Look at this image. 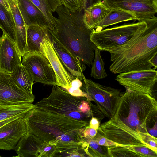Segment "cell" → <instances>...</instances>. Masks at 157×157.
Masks as SVG:
<instances>
[{
	"mask_svg": "<svg viewBox=\"0 0 157 157\" xmlns=\"http://www.w3.org/2000/svg\"><path fill=\"white\" fill-rule=\"evenodd\" d=\"M98 130L104 136L120 145L142 146L153 150L143 141L139 133L116 116L99 126Z\"/></svg>",
	"mask_w": 157,
	"mask_h": 157,
	"instance_id": "ba28073f",
	"label": "cell"
},
{
	"mask_svg": "<svg viewBox=\"0 0 157 157\" xmlns=\"http://www.w3.org/2000/svg\"><path fill=\"white\" fill-rule=\"evenodd\" d=\"M22 64L32 76L35 82L56 85L54 72L48 59L40 52H26L22 57Z\"/></svg>",
	"mask_w": 157,
	"mask_h": 157,
	"instance_id": "9c48e42d",
	"label": "cell"
},
{
	"mask_svg": "<svg viewBox=\"0 0 157 157\" xmlns=\"http://www.w3.org/2000/svg\"><path fill=\"white\" fill-rule=\"evenodd\" d=\"M147 23L124 44L104 50L111 54L112 73L152 69L150 61L157 54V18Z\"/></svg>",
	"mask_w": 157,
	"mask_h": 157,
	"instance_id": "7a4b0ae2",
	"label": "cell"
},
{
	"mask_svg": "<svg viewBox=\"0 0 157 157\" xmlns=\"http://www.w3.org/2000/svg\"><path fill=\"white\" fill-rule=\"evenodd\" d=\"M0 28L15 43L16 29L14 18L11 10H8L0 3Z\"/></svg>",
	"mask_w": 157,
	"mask_h": 157,
	"instance_id": "cb8c5ba5",
	"label": "cell"
},
{
	"mask_svg": "<svg viewBox=\"0 0 157 157\" xmlns=\"http://www.w3.org/2000/svg\"><path fill=\"white\" fill-rule=\"evenodd\" d=\"M82 142L71 141L57 144L54 157L88 156L83 147Z\"/></svg>",
	"mask_w": 157,
	"mask_h": 157,
	"instance_id": "603a6c76",
	"label": "cell"
},
{
	"mask_svg": "<svg viewBox=\"0 0 157 157\" xmlns=\"http://www.w3.org/2000/svg\"><path fill=\"white\" fill-rule=\"evenodd\" d=\"M150 62L153 67H154V69H155L157 67V54L155 55L150 60Z\"/></svg>",
	"mask_w": 157,
	"mask_h": 157,
	"instance_id": "74e56055",
	"label": "cell"
},
{
	"mask_svg": "<svg viewBox=\"0 0 157 157\" xmlns=\"http://www.w3.org/2000/svg\"><path fill=\"white\" fill-rule=\"evenodd\" d=\"M144 21L124 24L99 31L94 29L91 40L101 51L121 46L128 41L141 29L147 26Z\"/></svg>",
	"mask_w": 157,
	"mask_h": 157,
	"instance_id": "8992f818",
	"label": "cell"
},
{
	"mask_svg": "<svg viewBox=\"0 0 157 157\" xmlns=\"http://www.w3.org/2000/svg\"><path fill=\"white\" fill-rule=\"evenodd\" d=\"M51 40L56 54L67 71L75 78L82 80V74L86 67L52 35Z\"/></svg>",
	"mask_w": 157,
	"mask_h": 157,
	"instance_id": "2e32d148",
	"label": "cell"
},
{
	"mask_svg": "<svg viewBox=\"0 0 157 157\" xmlns=\"http://www.w3.org/2000/svg\"><path fill=\"white\" fill-rule=\"evenodd\" d=\"M36 106L32 103L12 105H0V122L14 116L25 115Z\"/></svg>",
	"mask_w": 157,
	"mask_h": 157,
	"instance_id": "484cf974",
	"label": "cell"
},
{
	"mask_svg": "<svg viewBox=\"0 0 157 157\" xmlns=\"http://www.w3.org/2000/svg\"><path fill=\"white\" fill-rule=\"evenodd\" d=\"M35 96L24 91L13 82L10 74L0 70V105L32 103Z\"/></svg>",
	"mask_w": 157,
	"mask_h": 157,
	"instance_id": "7c38bea8",
	"label": "cell"
},
{
	"mask_svg": "<svg viewBox=\"0 0 157 157\" xmlns=\"http://www.w3.org/2000/svg\"><path fill=\"white\" fill-rule=\"evenodd\" d=\"M21 57L15 43L3 33L0 39V70L12 73L22 64Z\"/></svg>",
	"mask_w": 157,
	"mask_h": 157,
	"instance_id": "9a60e30c",
	"label": "cell"
},
{
	"mask_svg": "<svg viewBox=\"0 0 157 157\" xmlns=\"http://www.w3.org/2000/svg\"><path fill=\"white\" fill-rule=\"evenodd\" d=\"M51 38V34L44 37L40 43V52L47 57L52 67L56 76V85L68 90L76 78L67 71L59 58L53 47Z\"/></svg>",
	"mask_w": 157,
	"mask_h": 157,
	"instance_id": "4fadbf2b",
	"label": "cell"
},
{
	"mask_svg": "<svg viewBox=\"0 0 157 157\" xmlns=\"http://www.w3.org/2000/svg\"><path fill=\"white\" fill-rule=\"evenodd\" d=\"M107 147L108 157H144L126 146L117 145Z\"/></svg>",
	"mask_w": 157,
	"mask_h": 157,
	"instance_id": "f1b7e54d",
	"label": "cell"
},
{
	"mask_svg": "<svg viewBox=\"0 0 157 157\" xmlns=\"http://www.w3.org/2000/svg\"><path fill=\"white\" fill-rule=\"evenodd\" d=\"M1 36H0V38H1Z\"/></svg>",
	"mask_w": 157,
	"mask_h": 157,
	"instance_id": "b9f144b4",
	"label": "cell"
},
{
	"mask_svg": "<svg viewBox=\"0 0 157 157\" xmlns=\"http://www.w3.org/2000/svg\"><path fill=\"white\" fill-rule=\"evenodd\" d=\"M111 9L102 1H98L84 9L83 21L89 27L93 28L96 24L102 20Z\"/></svg>",
	"mask_w": 157,
	"mask_h": 157,
	"instance_id": "d6986e66",
	"label": "cell"
},
{
	"mask_svg": "<svg viewBox=\"0 0 157 157\" xmlns=\"http://www.w3.org/2000/svg\"><path fill=\"white\" fill-rule=\"evenodd\" d=\"M115 79L126 89L152 96L153 87L157 82V71L152 68L121 73L117 76Z\"/></svg>",
	"mask_w": 157,
	"mask_h": 157,
	"instance_id": "30bf717a",
	"label": "cell"
},
{
	"mask_svg": "<svg viewBox=\"0 0 157 157\" xmlns=\"http://www.w3.org/2000/svg\"><path fill=\"white\" fill-rule=\"evenodd\" d=\"M17 5L26 26L36 25L51 29L42 12L29 0H18Z\"/></svg>",
	"mask_w": 157,
	"mask_h": 157,
	"instance_id": "e0dca14e",
	"label": "cell"
},
{
	"mask_svg": "<svg viewBox=\"0 0 157 157\" xmlns=\"http://www.w3.org/2000/svg\"><path fill=\"white\" fill-rule=\"evenodd\" d=\"M56 12L58 16L52 28L49 29L51 35L84 67L85 65L90 66L97 48L91 40L94 29L84 23L82 11H70L62 4Z\"/></svg>",
	"mask_w": 157,
	"mask_h": 157,
	"instance_id": "3957f363",
	"label": "cell"
},
{
	"mask_svg": "<svg viewBox=\"0 0 157 157\" xmlns=\"http://www.w3.org/2000/svg\"><path fill=\"white\" fill-rule=\"evenodd\" d=\"M14 0V1H15L17 2L18 0Z\"/></svg>",
	"mask_w": 157,
	"mask_h": 157,
	"instance_id": "60d3db41",
	"label": "cell"
},
{
	"mask_svg": "<svg viewBox=\"0 0 157 157\" xmlns=\"http://www.w3.org/2000/svg\"><path fill=\"white\" fill-rule=\"evenodd\" d=\"M108 8L126 11L134 15L139 21L146 23L157 18V0H103Z\"/></svg>",
	"mask_w": 157,
	"mask_h": 157,
	"instance_id": "8fae6325",
	"label": "cell"
},
{
	"mask_svg": "<svg viewBox=\"0 0 157 157\" xmlns=\"http://www.w3.org/2000/svg\"><path fill=\"white\" fill-rule=\"evenodd\" d=\"M157 103L152 96L126 89L117 102L114 116L139 133H148L149 126L157 122Z\"/></svg>",
	"mask_w": 157,
	"mask_h": 157,
	"instance_id": "277c9868",
	"label": "cell"
},
{
	"mask_svg": "<svg viewBox=\"0 0 157 157\" xmlns=\"http://www.w3.org/2000/svg\"><path fill=\"white\" fill-rule=\"evenodd\" d=\"M25 115H20L14 116L0 122V128L6 124L20 117H23Z\"/></svg>",
	"mask_w": 157,
	"mask_h": 157,
	"instance_id": "d590c367",
	"label": "cell"
},
{
	"mask_svg": "<svg viewBox=\"0 0 157 157\" xmlns=\"http://www.w3.org/2000/svg\"><path fill=\"white\" fill-rule=\"evenodd\" d=\"M12 13L15 26V44L20 55L22 57L27 51V30L26 26L18 8L17 2L7 0Z\"/></svg>",
	"mask_w": 157,
	"mask_h": 157,
	"instance_id": "ac0fdd59",
	"label": "cell"
},
{
	"mask_svg": "<svg viewBox=\"0 0 157 157\" xmlns=\"http://www.w3.org/2000/svg\"><path fill=\"white\" fill-rule=\"evenodd\" d=\"M0 3L8 10H10L9 4L7 0H0Z\"/></svg>",
	"mask_w": 157,
	"mask_h": 157,
	"instance_id": "f35d334b",
	"label": "cell"
},
{
	"mask_svg": "<svg viewBox=\"0 0 157 157\" xmlns=\"http://www.w3.org/2000/svg\"><path fill=\"white\" fill-rule=\"evenodd\" d=\"M92 139L98 145L102 146H109L119 145L98 132Z\"/></svg>",
	"mask_w": 157,
	"mask_h": 157,
	"instance_id": "d6a6232c",
	"label": "cell"
},
{
	"mask_svg": "<svg viewBox=\"0 0 157 157\" xmlns=\"http://www.w3.org/2000/svg\"><path fill=\"white\" fill-rule=\"evenodd\" d=\"M98 1H102V0H97Z\"/></svg>",
	"mask_w": 157,
	"mask_h": 157,
	"instance_id": "ab89813d",
	"label": "cell"
},
{
	"mask_svg": "<svg viewBox=\"0 0 157 157\" xmlns=\"http://www.w3.org/2000/svg\"><path fill=\"white\" fill-rule=\"evenodd\" d=\"M10 75L13 82L19 88L25 92L32 93L34 81L24 66L22 64L18 66Z\"/></svg>",
	"mask_w": 157,
	"mask_h": 157,
	"instance_id": "7402d4cb",
	"label": "cell"
},
{
	"mask_svg": "<svg viewBox=\"0 0 157 157\" xmlns=\"http://www.w3.org/2000/svg\"><path fill=\"white\" fill-rule=\"evenodd\" d=\"M62 4L72 11H82L86 7L87 0H60Z\"/></svg>",
	"mask_w": 157,
	"mask_h": 157,
	"instance_id": "f546056e",
	"label": "cell"
},
{
	"mask_svg": "<svg viewBox=\"0 0 157 157\" xmlns=\"http://www.w3.org/2000/svg\"><path fill=\"white\" fill-rule=\"evenodd\" d=\"M81 89L88 96V101H93L99 110L109 119L114 115L117 102L121 95L118 89L102 85L86 78L83 73Z\"/></svg>",
	"mask_w": 157,
	"mask_h": 157,
	"instance_id": "52a82bcc",
	"label": "cell"
},
{
	"mask_svg": "<svg viewBox=\"0 0 157 157\" xmlns=\"http://www.w3.org/2000/svg\"><path fill=\"white\" fill-rule=\"evenodd\" d=\"M97 133V130L90 128L88 125L85 127L82 132V136L84 138L92 139Z\"/></svg>",
	"mask_w": 157,
	"mask_h": 157,
	"instance_id": "836d02e7",
	"label": "cell"
},
{
	"mask_svg": "<svg viewBox=\"0 0 157 157\" xmlns=\"http://www.w3.org/2000/svg\"><path fill=\"white\" fill-rule=\"evenodd\" d=\"M93 139L84 138L82 146L88 157H108V151Z\"/></svg>",
	"mask_w": 157,
	"mask_h": 157,
	"instance_id": "83f0119b",
	"label": "cell"
},
{
	"mask_svg": "<svg viewBox=\"0 0 157 157\" xmlns=\"http://www.w3.org/2000/svg\"><path fill=\"white\" fill-rule=\"evenodd\" d=\"M44 13L51 27V29L56 23V18L52 13L62 5L60 0H29Z\"/></svg>",
	"mask_w": 157,
	"mask_h": 157,
	"instance_id": "d4e9b609",
	"label": "cell"
},
{
	"mask_svg": "<svg viewBox=\"0 0 157 157\" xmlns=\"http://www.w3.org/2000/svg\"><path fill=\"white\" fill-rule=\"evenodd\" d=\"M27 132L23 136L32 157L48 146L71 141L83 142L82 132L88 121H79L37 107L23 117Z\"/></svg>",
	"mask_w": 157,
	"mask_h": 157,
	"instance_id": "6da1fadb",
	"label": "cell"
},
{
	"mask_svg": "<svg viewBox=\"0 0 157 157\" xmlns=\"http://www.w3.org/2000/svg\"><path fill=\"white\" fill-rule=\"evenodd\" d=\"M132 20H136V18L132 13L123 10L112 9L102 20L94 25L93 29L99 31L109 25Z\"/></svg>",
	"mask_w": 157,
	"mask_h": 157,
	"instance_id": "44dd1931",
	"label": "cell"
},
{
	"mask_svg": "<svg viewBox=\"0 0 157 157\" xmlns=\"http://www.w3.org/2000/svg\"><path fill=\"white\" fill-rule=\"evenodd\" d=\"M101 51L98 48L95 49L94 59L91 64L90 75L96 79H101L107 76L104 68V63L101 55Z\"/></svg>",
	"mask_w": 157,
	"mask_h": 157,
	"instance_id": "4316f807",
	"label": "cell"
},
{
	"mask_svg": "<svg viewBox=\"0 0 157 157\" xmlns=\"http://www.w3.org/2000/svg\"><path fill=\"white\" fill-rule=\"evenodd\" d=\"M88 126L91 128L98 130L99 126V122L95 117H92L90 121Z\"/></svg>",
	"mask_w": 157,
	"mask_h": 157,
	"instance_id": "e575fe53",
	"label": "cell"
},
{
	"mask_svg": "<svg viewBox=\"0 0 157 157\" xmlns=\"http://www.w3.org/2000/svg\"><path fill=\"white\" fill-rule=\"evenodd\" d=\"M148 133L151 135L156 137L157 135V124L155 123L152 128H149L147 130Z\"/></svg>",
	"mask_w": 157,
	"mask_h": 157,
	"instance_id": "8d00e7d4",
	"label": "cell"
},
{
	"mask_svg": "<svg viewBox=\"0 0 157 157\" xmlns=\"http://www.w3.org/2000/svg\"><path fill=\"white\" fill-rule=\"evenodd\" d=\"M143 141L147 144L155 151L157 152V139L148 133H142L141 135Z\"/></svg>",
	"mask_w": 157,
	"mask_h": 157,
	"instance_id": "1f68e13d",
	"label": "cell"
},
{
	"mask_svg": "<svg viewBox=\"0 0 157 157\" xmlns=\"http://www.w3.org/2000/svg\"><path fill=\"white\" fill-rule=\"evenodd\" d=\"M53 86L49 96L36 103V106L73 119L88 121L92 113L87 98L73 96L58 86Z\"/></svg>",
	"mask_w": 157,
	"mask_h": 157,
	"instance_id": "5b68a950",
	"label": "cell"
},
{
	"mask_svg": "<svg viewBox=\"0 0 157 157\" xmlns=\"http://www.w3.org/2000/svg\"><path fill=\"white\" fill-rule=\"evenodd\" d=\"M27 132L26 126L23 117L2 126L0 128V149H13Z\"/></svg>",
	"mask_w": 157,
	"mask_h": 157,
	"instance_id": "5bb4252c",
	"label": "cell"
},
{
	"mask_svg": "<svg viewBox=\"0 0 157 157\" xmlns=\"http://www.w3.org/2000/svg\"><path fill=\"white\" fill-rule=\"evenodd\" d=\"M49 29L36 25H30L27 27L26 52H40V43L44 37L51 35Z\"/></svg>",
	"mask_w": 157,
	"mask_h": 157,
	"instance_id": "ffe728a7",
	"label": "cell"
},
{
	"mask_svg": "<svg viewBox=\"0 0 157 157\" xmlns=\"http://www.w3.org/2000/svg\"><path fill=\"white\" fill-rule=\"evenodd\" d=\"M127 147L141 154L144 157H157V152L148 147L142 146Z\"/></svg>",
	"mask_w": 157,
	"mask_h": 157,
	"instance_id": "4dcf8cb0",
	"label": "cell"
}]
</instances>
